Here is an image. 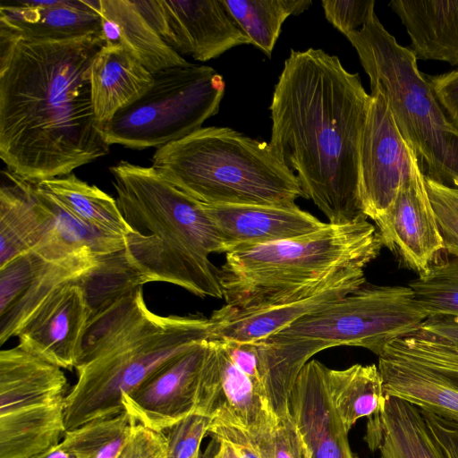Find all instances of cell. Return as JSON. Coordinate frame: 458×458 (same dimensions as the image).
I'll use <instances>...</instances> for the list:
<instances>
[{
	"instance_id": "cell-27",
	"label": "cell",
	"mask_w": 458,
	"mask_h": 458,
	"mask_svg": "<svg viewBox=\"0 0 458 458\" xmlns=\"http://www.w3.org/2000/svg\"><path fill=\"white\" fill-rule=\"evenodd\" d=\"M101 258L85 250L48 260L18 300L0 314V344L17 336L24 324L50 296L65 284L82 277L96 267Z\"/></svg>"
},
{
	"instance_id": "cell-8",
	"label": "cell",
	"mask_w": 458,
	"mask_h": 458,
	"mask_svg": "<svg viewBox=\"0 0 458 458\" xmlns=\"http://www.w3.org/2000/svg\"><path fill=\"white\" fill-rule=\"evenodd\" d=\"M369 78L370 89L385 97L405 141L425 177L458 184V130L447 118L428 77L409 47L401 46L376 13L360 30L345 36Z\"/></svg>"
},
{
	"instance_id": "cell-15",
	"label": "cell",
	"mask_w": 458,
	"mask_h": 458,
	"mask_svg": "<svg viewBox=\"0 0 458 458\" xmlns=\"http://www.w3.org/2000/svg\"><path fill=\"white\" fill-rule=\"evenodd\" d=\"M375 224L383 246L405 267L420 275L436 262L444 243L419 163Z\"/></svg>"
},
{
	"instance_id": "cell-5",
	"label": "cell",
	"mask_w": 458,
	"mask_h": 458,
	"mask_svg": "<svg viewBox=\"0 0 458 458\" xmlns=\"http://www.w3.org/2000/svg\"><path fill=\"white\" fill-rule=\"evenodd\" d=\"M428 318L409 286L364 284L259 342L257 389L275 415L285 416L296 377L316 353L357 346L377 357Z\"/></svg>"
},
{
	"instance_id": "cell-42",
	"label": "cell",
	"mask_w": 458,
	"mask_h": 458,
	"mask_svg": "<svg viewBox=\"0 0 458 458\" xmlns=\"http://www.w3.org/2000/svg\"><path fill=\"white\" fill-rule=\"evenodd\" d=\"M436 339L458 352V318L449 316L428 317L420 326Z\"/></svg>"
},
{
	"instance_id": "cell-19",
	"label": "cell",
	"mask_w": 458,
	"mask_h": 458,
	"mask_svg": "<svg viewBox=\"0 0 458 458\" xmlns=\"http://www.w3.org/2000/svg\"><path fill=\"white\" fill-rule=\"evenodd\" d=\"M327 369L316 360L303 366L291 391L288 410L310 458H354L349 431L329 393Z\"/></svg>"
},
{
	"instance_id": "cell-25",
	"label": "cell",
	"mask_w": 458,
	"mask_h": 458,
	"mask_svg": "<svg viewBox=\"0 0 458 458\" xmlns=\"http://www.w3.org/2000/svg\"><path fill=\"white\" fill-rule=\"evenodd\" d=\"M388 5L405 27L417 60L458 66V0H392Z\"/></svg>"
},
{
	"instance_id": "cell-31",
	"label": "cell",
	"mask_w": 458,
	"mask_h": 458,
	"mask_svg": "<svg viewBox=\"0 0 458 458\" xmlns=\"http://www.w3.org/2000/svg\"><path fill=\"white\" fill-rule=\"evenodd\" d=\"M229 12L250 40L267 56L271 55L283 23L299 15L311 4L310 0H224Z\"/></svg>"
},
{
	"instance_id": "cell-24",
	"label": "cell",
	"mask_w": 458,
	"mask_h": 458,
	"mask_svg": "<svg viewBox=\"0 0 458 458\" xmlns=\"http://www.w3.org/2000/svg\"><path fill=\"white\" fill-rule=\"evenodd\" d=\"M106 45L122 47L150 72L190 63L158 35L132 0H98Z\"/></svg>"
},
{
	"instance_id": "cell-7",
	"label": "cell",
	"mask_w": 458,
	"mask_h": 458,
	"mask_svg": "<svg viewBox=\"0 0 458 458\" xmlns=\"http://www.w3.org/2000/svg\"><path fill=\"white\" fill-rule=\"evenodd\" d=\"M151 166L208 205H290L305 198L297 176L269 143L228 127H202L157 148Z\"/></svg>"
},
{
	"instance_id": "cell-12",
	"label": "cell",
	"mask_w": 458,
	"mask_h": 458,
	"mask_svg": "<svg viewBox=\"0 0 458 458\" xmlns=\"http://www.w3.org/2000/svg\"><path fill=\"white\" fill-rule=\"evenodd\" d=\"M135 4L162 39L179 55L206 62L250 44L224 0H141Z\"/></svg>"
},
{
	"instance_id": "cell-20",
	"label": "cell",
	"mask_w": 458,
	"mask_h": 458,
	"mask_svg": "<svg viewBox=\"0 0 458 458\" xmlns=\"http://www.w3.org/2000/svg\"><path fill=\"white\" fill-rule=\"evenodd\" d=\"M204 204V203H203ZM222 245V253L306 235L327 223L290 205H208Z\"/></svg>"
},
{
	"instance_id": "cell-44",
	"label": "cell",
	"mask_w": 458,
	"mask_h": 458,
	"mask_svg": "<svg viewBox=\"0 0 458 458\" xmlns=\"http://www.w3.org/2000/svg\"><path fill=\"white\" fill-rule=\"evenodd\" d=\"M30 458H75L61 443Z\"/></svg>"
},
{
	"instance_id": "cell-22",
	"label": "cell",
	"mask_w": 458,
	"mask_h": 458,
	"mask_svg": "<svg viewBox=\"0 0 458 458\" xmlns=\"http://www.w3.org/2000/svg\"><path fill=\"white\" fill-rule=\"evenodd\" d=\"M68 392L60 367L20 344L0 352V415L64 401Z\"/></svg>"
},
{
	"instance_id": "cell-17",
	"label": "cell",
	"mask_w": 458,
	"mask_h": 458,
	"mask_svg": "<svg viewBox=\"0 0 458 458\" xmlns=\"http://www.w3.org/2000/svg\"><path fill=\"white\" fill-rule=\"evenodd\" d=\"M4 174L11 182L0 190V267L31 250L54 259L84 251H75L59 239L35 182L10 171Z\"/></svg>"
},
{
	"instance_id": "cell-30",
	"label": "cell",
	"mask_w": 458,
	"mask_h": 458,
	"mask_svg": "<svg viewBox=\"0 0 458 458\" xmlns=\"http://www.w3.org/2000/svg\"><path fill=\"white\" fill-rule=\"evenodd\" d=\"M327 384L335 410L348 431L359 419H369L385 406L383 380L375 364H354L344 369L328 368Z\"/></svg>"
},
{
	"instance_id": "cell-18",
	"label": "cell",
	"mask_w": 458,
	"mask_h": 458,
	"mask_svg": "<svg viewBox=\"0 0 458 458\" xmlns=\"http://www.w3.org/2000/svg\"><path fill=\"white\" fill-rule=\"evenodd\" d=\"M79 279L50 296L17 335L18 344L61 369H75L92 316Z\"/></svg>"
},
{
	"instance_id": "cell-21",
	"label": "cell",
	"mask_w": 458,
	"mask_h": 458,
	"mask_svg": "<svg viewBox=\"0 0 458 458\" xmlns=\"http://www.w3.org/2000/svg\"><path fill=\"white\" fill-rule=\"evenodd\" d=\"M98 0H1L0 28L28 41L102 36Z\"/></svg>"
},
{
	"instance_id": "cell-26",
	"label": "cell",
	"mask_w": 458,
	"mask_h": 458,
	"mask_svg": "<svg viewBox=\"0 0 458 458\" xmlns=\"http://www.w3.org/2000/svg\"><path fill=\"white\" fill-rule=\"evenodd\" d=\"M365 440L379 458H446L420 411L394 396L369 418Z\"/></svg>"
},
{
	"instance_id": "cell-3",
	"label": "cell",
	"mask_w": 458,
	"mask_h": 458,
	"mask_svg": "<svg viewBox=\"0 0 458 458\" xmlns=\"http://www.w3.org/2000/svg\"><path fill=\"white\" fill-rule=\"evenodd\" d=\"M210 336L208 318L150 311L141 286L105 305L91 316L82 338L77 381L64 400L66 430L121 414L125 394Z\"/></svg>"
},
{
	"instance_id": "cell-39",
	"label": "cell",
	"mask_w": 458,
	"mask_h": 458,
	"mask_svg": "<svg viewBox=\"0 0 458 458\" xmlns=\"http://www.w3.org/2000/svg\"><path fill=\"white\" fill-rule=\"evenodd\" d=\"M272 458H310L308 446L288 412L271 433Z\"/></svg>"
},
{
	"instance_id": "cell-11",
	"label": "cell",
	"mask_w": 458,
	"mask_h": 458,
	"mask_svg": "<svg viewBox=\"0 0 458 458\" xmlns=\"http://www.w3.org/2000/svg\"><path fill=\"white\" fill-rule=\"evenodd\" d=\"M370 96L360 147L359 191L363 214L375 222L391 206L419 161L383 94L372 89Z\"/></svg>"
},
{
	"instance_id": "cell-46",
	"label": "cell",
	"mask_w": 458,
	"mask_h": 458,
	"mask_svg": "<svg viewBox=\"0 0 458 458\" xmlns=\"http://www.w3.org/2000/svg\"><path fill=\"white\" fill-rule=\"evenodd\" d=\"M456 188H458V184H457V187H456Z\"/></svg>"
},
{
	"instance_id": "cell-33",
	"label": "cell",
	"mask_w": 458,
	"mask_h": 458,
	"mask_svg": "<svg viewBox=\"0 0 458 458\" xmlns=\"http://www.w3.org/2000/svg\"><path fill=\"white\" fill-rule=\"evenodd\" d=\"M408 286L428 317L458 318V256L436 261Z\"/></svg>"
},
{
	"instance_id": "cell-13",
	"label": "cell",
	"mask_w": 458,
	"mask_h": 458,
	"mask_svg": "<svg viewBox=\"0 0 458 458\" xmlns=\"http://www.w3.org/2000/svg\"><path fill=\"white\" fill-rule=\"evenodd\" d=\"M363 268H347L285 301L251 308L225 304L208 318L211 341L255 343L365 284Z\"/></svg>"
},
{
	"instance_id": "cell-29",
	"label": "cell",
	"mask_w": 458,
	"mask_h": 458,
	"mask_svg": "<svg viewBox=\"0 0 458 458\" xmlns=\"http://www.w3.org/2000/svg\"><path fill=\"white\" fill-rule=\"evenodd\" d=\"M38 184L75 217L95 229L123 237L135 232L123 216L116 199L73 174Z\"/></svg>"
},
{
	"instance_id": "cell-9",
	"label": "cell",
	"mask_w": 458,
	"mask_h": 458,
	"mask_svg": "<svg viewBox=\"0 0 458 458\" xmlns=\"http://www.w3.org/2000/svg\"><path fill=\"white\" fill-rule=\"evenodd\" d=\"M153 77L141 98L104 125L108 145L159 148L201 129L218 113L225 84L214 68L190 63L158 71Z\"/></svg>"
},
{
	"instance_id": "cell-23",
	"label": "cell",
	"mask_w": 458,
	"mask_h": 458,
	"mask_svg": "<svg viewBox=\"0 0 458 458\" xmlns=\"http://www.w3.org/2000/svg\"><path fill=\"white\" fill-rule=\"evenodd\" d=\"M89 81L94 114L103 129L148 90L154 77L122 47L105 44L91 64Z\"/></svg>"
},
{
	"instance_id": "cell-38",
	"label": "cell",
	"mask_w": 458,
	"mask_h": 458,
	"mask_svg": "<svg viewBox=\"0 0 458 458\" xmlns=\"http://www.w3.org/2000/svg\"><path fill=\"white\" fill-rule=\"evenodd\" d=\"M166 439L157 432L135 424L116 458H166Z\"/></svg>"
},
{
	"instance_id": "cell-10",
	"label": "cell",
	"mask_w": 458,
	"mask_h": 458,
	"mask_svg": "<svg viewBox=\"0 0 458 458\" xmlns=\"http://www.w3.org/2000/svg\"><path fill=\"white\" fill-rule=\"evenodd\" d=\"M386 397L458 422V352L420 329L391 342L378 356Z\"/></svg>"
},
{
	"instance_id": "cell-4",
	"label": "cell",
	"mask_w": 458,
	"mask_h": 458,
	"mask_svg": "<svg viewBox=\"0 0 458 458\" xmlns=\"http://www.w3.org/2000/svg\"><path fill=\"white\" fill-rule=\"evenodd\" d=\"M116 202L135 231L124 258L139 284L165 282L199 297L223 298L211 253H222L204 204L165 180L152 167L121 161L110 167Z\"/></svg>"
},
{
	"instance_id": "cell-14",
	"label": "cell",
	"mask_w": 458,
	"mask_h": 458,
	"mask_svg": "<svg viewBox=\"0 0 458 458\" xmlns=\"http://www.w3.org/2000/svg\"><path fill=\"white\" fill-rule=\"evenodd\" d=\"M210 340L199 342L169 359L123 397L136 423L164 432L197 412Z\"/></svg>"
},
{
	"instance_id": "cell-16",
	"label": "cell",
	"mask_w": 458,
	"mask_h": 458,
	"mask_svg": "<svg viewBox=\"0 0 458 458\" xmlns=\"http://www.w3.org/2000/svg\"><path fill=\"white\" fill-rule=\"evenodd\" d=\"M210 344L197 413L254 436L271 433L278 418L225 347L217 341L210 340Z\"/></svg>"
},
{
	"instance_id": "cell-37",
	"label": "cell",
	"mask_w": 458,
	"mask_h": 458,
	"mask_svg": "<svg viewBox=\"0 0 458 458\" xmlns=\"http://www.w3.org/2000/svg\"><path fill=\"white\" fill-rule=\"evenodd\" d=\"M326 19L344 36L361 29L375 13L374 0H323Z\"/></svg>"
},
{
	"instance_id": "cell-34",
	"label": "cell",
	"mask_w": 458,
	"mask_h": 458,
	"mask_svg": "<svg viewBox=\"0 0 458 458\" xmlns=\"http://www.w3.org/2000/svg\"><path fill=\"white\" fill-rule=\"evenodd\" d=\"M48 260L52 259L31 250L0 267V314L18 300Z\"/></svg>"
},
{
	"instance_id": "cell-43",
	"label": "cell",
	"mask_w": 458,
	"mask_h": 458,
	"mask_svg": "<svg viewBox=\"0 0 458 458\" xmlns=\"http://www.w3.org/2000/svg\"><path fill=\"white\" fill-rule=\"evenodd\" d=\"M217 442L215 458H241L235 448L227 441L213 437Z\"/></svg>"
},
{
	"instance_id": "cell-2",
	"label": "cell",
	"mask_w": 458,
	"mask_h": 458,
	"mask_svg": "<svg viewBox=\"0 0 458 458\" xmlns=\"http://www.w3.org/2000/svg\"><path fill=\"white\" fill-rule=\"evenodd\" d=\"M371 100L360 75L322 49H292L269 106V146L329 224L367 219L360 147Z\"/></svg>"
},
{
	"instance_id": "cell-1",
	"label": "cell",
	"mask_w": 458,
	"mask_h": 458,
	"mask_svg": "<svg viewBox=\"0 0 458 458\" xmlns=\"http://www.w3.org/2000/svg\"><path fill=\"white\" fill-rule=\"evenodd\" d=\"M100 36L28 41L0 28V157L18 177L41 182L109 153L90 97Z\"/></svg>"
},
{
	"instance_id": "cell-32",
	"label": "cell",
	"mask_w": 458,
	"mask_h": 458,
	"mask_svg": "<svg viewBox=\"0 0 458 458\" xmlns=\"http://www.w3.org/2000/svg\"><path fill=\"white\" fill-rule=\"evenodd\" d=\"M135 424L124 411L114 417L66 430L61 444L75 458H116Z\"/></svg>"
},
{
	"instance_id": "cell-40",
	"label": "cell",
	"mask_w": 458,
	"mask_h": 458,
	"mask_svg": "<svg viewBox=\"0 0 458 458\" xmlns=\"http://www.w3.org/2000/svg\"><path fill=\"white\" fill-rule=\"evenodd\" d=\"M428 77L447 118L458 130V68Z\"/></svg>"
},
{
	"instance_id": "cell-35",
	"label": "cell",
	"mask_w": 458,
	"mask_h": 458,
	"mask_svg": "<svg viewBox=\"0 0 458 458\" xmlns=\"http://www.w3.org/2000/svg\"><path fill=\"white\" fill-rule=\"evenodd\" d=\"M426 188L433 206L444 250L458 256V188L425 177Z\"/></svg>"
},
{
	"instance_id": "cell-41",
	"label": "cell",
	"mask_w": 458,
	"mask_h": 458,
	"mask_svg": "<svg viewBox=\"0 0 458 458\" xmlns=\"http://www.w3.org/2000/svg\"><path fill=\"white\" fill-rule=\"evenodd\" d=\"M420 411L445 457L458 458V422Z\"/></svg>"
},
{
	"instance_id": "cell-45",
	"label": "cell",
	"mask_w": 458,
	"mask_h": 458,
	"mask_svg": "<svg viewBox=\"0 0 458 458\" xmlns=\"http://www.w3.org/2000/svg\"><path fill=\"white\" fill-rule=\"evenodd\" d=\"M217 442L215 438L209 443L205 453L201 454L200 458H215Z\"/></svg>"
},
{
	"instance_id": "cell-6",
	"label": "cell",
	"mask_w": 458,
	"mask_h": 458,
	"mask_svg": "<svg viewBox=\"0 0 458 458\" xmlns=\"http://www.w3.org/2000/svg\"><path fill=\"white\" fill-rule=\"evenodd\" d=\"M382 247L377 227L361 219L233 250L217 270L223 298L237 308L283 301L338 271L364 268Z\"/></svg>"
},
{
	"instance_id": "cell-36",
	"label": "cell",
	"mask_w": 458,
	"mask_h": 458,
	"mask_svg": "<svg viewBox=\"0 0 458 458\" xmlns=\"http://www.w3.org/2000/svg\"><path fill=\"white\" fill-rule=\"evenodd\" d=\"M213 421L212 418L195 412L164 431L166 458H200L201 442Z\"/></svg>"
},
{
	"instance_id": "cell-28",
	"label": "cell",
	"mask_w": 458,
	"mask_h": 458,
	"mask_svg": "<svg viewBox=\"0 0 458 458\" xmlns=\"http://www.w3.org/2000/svg\"><path fill=\"white\" fill-rule=\"evenodd\" d=\"M64 400L0 415V458H30L60 444L66 432Z\"/></svg>"
}]
</instances>
